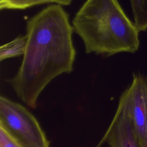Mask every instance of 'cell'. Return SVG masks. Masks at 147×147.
I'll return each instance as SVG.
<instances>
[{
  "mask_svg": "<svg viewBox=\"0 0 147 147\" xmlns=\"http://www.w3.org/2000/svg\"><path fill=\"white\" fill-rule=\"evenodd\" d=\"M38 0H6L0 3L1 10H24L36 6Z\"/></svg>",
  "mask_w": 147,
  "mask_h": 147,
  "instance_id": "cell-8",
  "label": "cell"
},
{
  "mask_svg": "<svg viewBox=\"0 0 147 147\" xmlns=\"http://www.w3.org/2000/svg\"><path fill=\"white\" fill-rule=\"evenodd\" d=\"M6 0H0V3H3V2H5Z\"/></svg>",
  "mask_w": 147,
  "mask_h": 147,
  "instance_id": "cell-11",
  "label": "cell"
},
{
  "mask_svg": "<svg viewBox=\"0 0 147 147\" xmlns=\"http://www.w3.org/2000/svg\"><path fill=\"white\" fill-rule=\"evenodd\" d=\"M0 126L22 147H49L50 142L35 117L24 106L0 97Z\"/></svg>",
  "mask_w": 147,
  "mask_h": 147,
  "instance_id": "cell-3",
  "label": "cell"
},
{
  "mask_svg": "<svg viewBox=\"0 0 147 147\" xmlns=\"http://www.w3.org/2000/svg\"><path fill=\"white\" fill-rule=\"evenodd\" d=\"M120 99L126 105L142 146L147 147V78L134 74L131 84Z\"/></svg>",
  "mask_w": 147,
  "mask_h": 147,
  "instance_id": "cell-4",
  "label": "cell"
},
{
  "mask_svg": "<svg viewBox=\"0 0 147 147\" xmlns=\"http://www.w3.org/2000/svg\"><path fill=\"white\" fill-rule=\"evenodd\" d=\"M0 147H22L3 128L0 126Z\"/></svg>",
  "mask_w": 147,
  "mask_h": 147,
  "instance_id": "cell-9",
  "label": "cell"
},
{
  "mask_svg": "<svg viewBox=\"0 0 147 147\" xmlns=\"http://www.w3.org/2000/svg\"><path fill=\"white\" fill-rule=\"evenodd\" d=\"M134 23L140 32L147 29V0H130Z\"/></svg>",
  "mask_w": 147,
  "mask_h": 147,
  "instance_id": "cell-7",
  "label": "cell"
},
{
  "mask_svg": "<svg viewBox=\"0 0 147 147\" xmlns=\"http://www.w3.org/2000/svg\"><path fill=\"white\" fill-rule=\"evenodd\" d=\"M87 54L110 56L134 53L140 46L139 31L118 0H86L72 20Z\"/></svg>",
  "mask_w": 147,
  "mask_h": 147,
  "instance_id": "cell-2",
  "label": "cell"
},
{
  "mask_svg": "<svg viewBox=\"0 0 147 147\" xmlns=\"http://www.w3.org/2000/svg\"><path fill=\"white\" fill-rule=\"evenodd\" d=\"M146 137H147V127H146Z\"/></svg>",
  "mask_w": 147,
  "mask_h": 147,
  "instance_id": "cell-12",
  "label": "cell"
},
{
  "mask_svg": "<svg viewBox=\"0 0 147 147\" xmlns=\"http://www.w3.org/2000/svg\"><path fill=\"white\" fill-rule=\"evenodd\" d=\"M27 45V36H20L11 41L3 44L0 48V60L21 56L25 53Z\"/></svg>",
  "mask_w": 147,
  "mask_h": 147,
  "instance_id": "cell-6",
  "label": "cell"
},
{
  "mask_svg": "<svg viewBox=\"0 0 147 147\" xmlns=\"http://www.w3.org/2000/svg\"><path fill=\"white\" fill-rule=\"evenodd\" d=\"M27 45L20 67L7 80L17 96L35 109L45 87L55 78L73 71L76 50L69 16L62 6L48 5L26 22Z\"/></svg>",
  "mask_w": 147,
  "mask_h": 147,
  "instance_id": "cell-1",
  "label": "cell"
},
{
  "mask_svg": "<svg viewBox=\"0 0 147 147\" xmlns=\"http://www.w3.org/2000/svg\"><path fill=\"white\" fill-rule=\"evenodd\" d=\"M73 0H38L36 5H42L45 3L57 4L61 6H68Z\"/></svg>",
  "mask_w": 147,
  "mask_h": 147,
  "instance_id": "cell-10",
  "label": "cell"
},
{
  "mask_svg": "<svg viewBox=\"0 0 147 147\" xmlns=\"http://www.w3.org/2000/svg\"><path fill=\"white\" fill-rule=\"evenodd\" d=\"M143 147L123 101L119 98L115 114L96 147Z\"/></svg>",
  "mask_w": 147,
  "mask_h": 147,
  "instance_id": "cell-5",
  "label": "cell"
}]
</instances>
